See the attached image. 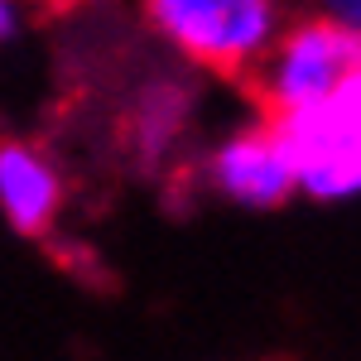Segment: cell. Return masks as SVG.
Segmentation results:
<instances>
[{
	"mask_svg": "<svg viewBox=\"0 0 361 361\" xmlns=\"http://www.w3.org/2000/svg\"><path fill=\"white\" fill-rule=\"evenodd\" d=\"M145 25L183 63L246 82L284 29V0H140Z\"/></svg>",
	"mask_w": 361,
	"mask_h": 361,
	"instance_id": "6da1fadb",
	"label": "cell"
},
{
	"mask_svg": "<svg viewBox=\"0 0 361 361\" xmlns=\"http://www.w3.org/2000/svg\"><path fill=\"white\" fill-rule=\"evenodd\" d=\"M275 130L294 159L299 193H308L313 202L361 197V63L328 97L275 116Z\"/></svg>",
	"mask_w": 361,
	"mask_h": 361,
	"instance_id": "7a4b0ae2",
	"label": "cell"
},
{
	"mask_svg": "<svg viewBox=\"0 0 361 361\" xmlns=\"http://www.w3.org/2000/svg\"><path fill=\"white\" fill-rule=\"evenodd\" d=\"M357 63H361L357 34L337 29L323 15H308V20H294V25L279 29L275 44L265 49V58L246 78V87L260 116L275 121V116H289L318 97H328Z\"/></svg>",
	"mask_w": 361,
	"mask_h": 361,
	"instance_id": "3957f363",
	"label": "cell"
},
{
	"mask_svg": "<svg viewBox=\"0 0 361 361\" xmlns=\"http://www.w3.org/2000/svg\"><path fill=\"white\" fill-rule=\"evenodd\" d=\"M202 178H207V188L222 202L246 207V212H275V207H284L289 197L299 193L294 159H289V149L279 140L275 121H265V116L241 126V130H231L207 154Z\"/></svg>",
	"mask_w": 361,
	"mask_h": 361,
	"instance_id": "277c9868",
	"label": "cell"
},
{
	"mask_svg": "<svg viewBox=\"0 0 361 361\" xmlns=\"http://www.w3.org/2000/svg\"><path fill=\"white\" fill-rule=\"evenodd\" d=\"M63 169L29 140H0V217L29 241H44L63 212Z\"/></svg>",
	"mask_w": 361,
	"mask_h": 361,
	"instance_id": "5b68a950",
	"label": "cell"
},
{
	"mask_svg": "<svg viewBox=\"0 0 361 361\" xmlns=\"http://www.w3.org/2000/svg\"><path fill=\"white\" fill-rule=\"evenodd\" d=\"M183 106H188V97H183L178 87H154V92H145V102H140V140H145V149H164L169 140L178 135Z\"/></svg>",
	"mask_w": 361,
	"mask_h": 361,
	"instance_id": "8992f818",
	"label": "cell"
},
{
	"mask_svg": "<svg viewBox=\"0 0 361 361\" xmlns=\"http://www.w3.org/2000/svg\"><path fill=\"white\" fill-rule=\"evenodd\" d=\"M308 5H313V15H323L337 29H347V34L361 39V0H308Z\"/></svg>",
	"mask_w": 361,
	"mask_h": 361,
	"instance_id": "52a82bcc",
	"label": "cell"
},
{
	"mask_svg": "<svg viewBox=\"0 0 361 361\" xmlns=\"http://www.w3.org/2000/svg\"><path fill=\"white\" fill-rule=\"evenodd\" d=\"M10 34H15V5H10V0H0V44H5Z\"/></svg>",
	"mask_w": 361,
	"mask_h": 361,
	"instance_id": "ba28073f",
	"label": "cell"
}]
</instances>
